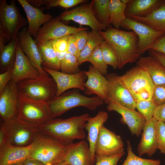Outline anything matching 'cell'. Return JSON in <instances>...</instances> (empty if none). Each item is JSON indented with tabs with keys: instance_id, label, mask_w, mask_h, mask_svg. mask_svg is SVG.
<instances>
[{
	"instance_id": "cell-1",
	"label": "cell",
	"mask_w": 165,
	"mask_h": 165,
	"mask_svg": "<svg viewBox=\"0 0 165 165\" xmlns=\"http://www.w3.org/2000/svg\"><path fill=\"white\" fill-rule=\"evenodd\" d=\"M88 113L66 119L53 118L38 127V131L69 145L76 139L84 140L86 135L85 126Z\"/></svg>"
},
{
	"instance_id": "cell-2",
	"label": "cell",
	"mask_w": 165,
	"mask_h": 165,
	"mask_svg": "<svg viewBox=\"0 0 165 165\" xmlns=\"http://www.w3.org/2000/svg\"><path fill=\"white\" fill-rule=\"evenodd\" d=\"M99 32L116 52L119 69L122 68L128 63L137 62L141 57L138 50V37L134 31L117 29L110 25Z\"/></svg>"
},
{
	"instance_id": "cell-3",
	"label": "cell",
	"mask_w": 165,
	"mask_h": 165,
	"mask_svg": "<svg viewBox=\"0 0 165 165\" xmlns=\"http://www.w3.org/2000/svg\"><path fill=\"white\" fill-rule=\"evenodd\" d=\"M29 158L45 165H55L64 161L69 145L38 131L31 144Z\"/></svg>"
},
{
	"instance_id": "cell-4",
	"label": "cell",
	"mask_w": 165,
	"mask_h": 165,
	"mask_svg": "<svg viewBox=\"0 0 165 165\" xmlns=\"http://www.w3.org/2000/svg\"><path fill=\"white\" fill-rule=\"evenodd\" d=\"M104 102L97 96L90 97L72 90L64 92L48 103L52 117L55 118L76 107H83L91 110H95Z\"/></svg>"
},
{
	"instance_id": "cell-5",
	"label": "cell",
	"mask_w": 165,
	"mask_h": 165,
	"mask_svg": "<svg viewBox=\"0 0 165 165\" xmlns=\"http://www.w3.org/2000/svg\"><path fill=\"white\" fill-rule=\"evenodd\" d=\"M17 83L19 95L38 101L49 102L56 98V83L52 77H38L21 80Z\"/></svg>"
},
{
	"instance_id": "cell-6",
	"label": "cell",
	"mask_w": 165,
	"mask_h": 165,
	"mask_svg": "<svg viewBox=\"0 0 165 165\" xmlns=\"http://www.w3.org/2000/svg\"><path fill=\"white\" fill-rule=\"evenodd\" d=\"M16 117L21 121L37 128L52 119L48 102L31 100L19 95Z\"/></svg>"
},
{
	"instance_id": "cell-7",
	"label": "cell",
	"mask_w": 165,
	"mask_h": 165,
	"mask_svg": "<svg viewBox=\"0 0 165 165\" xmlns=\"http://www.w3.org/2000/svg\"><path fill=\"white\" fill-rule=\"evenodd\" d=\"M119 77L136 102L152 99L155 85L142 68L137 66L133 67Z\"/></svg>"
},
{
	"instance_id": "cell-8",
	"label": "cell",
	"mask_w": 165,
	"mask_h": 165,
	"mask_svg": "<svg viewBox=\"0 0 165 165\" xmlns=\"http://www.w3.org/2000/svg\"><path fill=\"white\" fill-rule=\"evenodd\" d=\"M28 24L15 4V0L8 4L6 0H0V35L6 42L17 36L20 30Z\"/></svg>"
},
{
	"instance_id": "cell-9",
	"label": "cell",
	"mask_w": 165,
	"mask_h": 165,
	"mask_svg": "<svg viewBox=\"0 0 165 165\" xmlns=\"http://www.w3.org/2000/svg\"><path fill=\"white\" fill-rule=\"evenodd\" d=\"M1 124L5 131L6 142L16 146L31 145L39 131L38 128L21 121L16 116L6 122H2Z\"/></svg>"
},
{
	"instance_id": "cell-10",
	"label": "cell",
	"mask_w": 165,
	"mask_h": 165,
	"mask_svg": "<svg viewBox=\"0 0 165 165\" xmlns=\"http://www.w3.org/2000/svg\"><path fill=\"white\" fill-rule=\"evenodd\" d=\"M121 27L133 31L136 34L138 38V52L141 55L150 50L155 42L165 35L164 32L153 29L131 18H127Z\"/></svg>"
},
{
	"instance_id": "cell-11",
	"label": "cell",
	"mask_w": 165,
	"mask_h": 165,
	"mask_svg": "<svg viewBox=\"0 0 165 165\" xmlns=\"http://www.w3.org/2000/svg\"><path fill=\"white\" fill-rule=\"evenodd\" d=\"M61 21H73L80 25L89 26L92 30H105L107 27L101 23L96 17L92 2L89 4L65 10L58 16Z\"/></svg>"
},
{
	"instance_id": "cell-12",
	"label": "cell",
	"mask_w": 165,
	"mask_h": 165,
	"mask_svg": "<svg viewBox=\"0 0 165 165\" xmlns=\"http://www.w3.org/2000/svg\"><path fill=\"white\" fill-rule=\"evenodd\" d=\"M124 145L120 136L105 127H101L95 145L96 156H109L124 152Z\"/></svg>"
},
{
	"instance_id": "cell-13",
	"label": "cell",
	"mask_w": 165,
	"mask_h": 165,
	"mask_svg": "<svg viewBox=\"0 0 165 165\" xmlns=\"http://www.w3.org/2000/svg\"><path fill=\"white\" fill-rule=\"evenodd\" d=\"M105 77L108 83L107 97L105 102L108 104L111 101H115L127 108L135 110L136 102L119 75L111 73L107 74Z\"/></svg>"
},
{
	"instance_id": "cell-14",
	"label": "cell",
	"mask_w": 165,
	"mask_h": 165,
	"mask_svg": "<svg viewBox=\"0 0 165 165\" xmlns=\"http://www.w3.org/2000/svg\"><path fill=\"white\" fill-rule=\"evenodd\" d=\"M87 29L86 28H77L66 25L62 23L58 16L53 18L41 27L34 39L37 43L57 39Z\"/></svg>"
},
{
	"instance_id": "cell-15",
	"label": "cell",
	"mask_w": 165,
	"mask_h": 165,
	"mask_svg": "<svg viewBox=\"0 0 165 165\" xmlns=\"http://www.w3.org/2000/svg\"><path fill=\"white\" fill-rule=\"evenodd\" d=\"M108 105V111L116 112L121 116V123L127 125L132 135L137 137L140 135L146 121L139 112L127 108L115 101H111Z\"/></svg>"
},
{
	"instance_id": "cell-16",
	"label": "cell",
	"mask_w": 165,
	"mask_h": 165,
	"mask_svg": "<svg viewBox=\"0 0 165 165\" xmlns=\"http://www.w3.org/2000/svg\"><path fill=\"white\" fill-rule=\"evenodd\" d=\"M43 70L50 75L55 81L57 85L56 98L60 96L67 90L72 88L79 89L84 91V83L87 77L84 71L70 74L43 68Z\"/></svg>"
},
{
	"instance_id": "cell-17",
	"label": "cell",
	"mask_w": 165,
	"mask_h": 165,
	"mask_svg": "<svg viewBox=\"0 0 165 165\" xmlns=\"http://www.w3.org/2000/svg\"><path fill=\"white\" fill-rule=\"evenodd\" d=\"M19 96L17 83L10 80L0 94V115L3 122L16 116Z\"/></svg>"
},
{
	"instance_id": "cell-18",
	"label": "cell",
	"mask_w": 165,
	"mask_h": 165,
	"mask_svg": "<svg viewBox=\"0 0 165 165\" xmlns=\"http://www.w3.org/2000/svg\"><path fill=\"white\" fill-rule=\"evenodd\" d=\"M40 75L22 51L18 42L15 61L12 69V79L17 83L25 79L37 78Z\"/></svg>"
},
{
	"instance_id": "cell-19",
	"label": "cell",
	"mask_w": 165,
	"mask_h": 165,
	"mask_svg": "<svg viewBox=\"0 0 165 165\" xmlns=\"http://www.w3.org/2000/svg\"><path fill=\"white\" fill-rule=\"evenodd\" d=\"M21 49L32 64L39 71L40 75L49 76L43 69L42 61L37 43L29 34L28 28H22L17 35Z\"/></svg>"
},
{
	"instance_id": "cell-20",
	"label": "cell",
	"mask_w": 165,
	"mask_h": 165,
	"mask_svg": "<svg viewBox=\"0 0 165 165\" xmlns=\"http://www.w3.org/2000/svg\"><path fill=\"white\" fill-rule=\"evenodd\" d=\"M84 72L87 77L84 83L85 93L87 95L95 94L104 102L107 97L108 80L106 77L92 65Z\"/></svg>"
},
{
	"instance_id": "cell-21",
	"label": "cell",
	"mask_w": 165,
	"mask_h": 165,
	"mask_svg": "<svg viewBox=\"0 0 165 165\" xmlns=\"http://www.w3.org/2000/svg\"><path fill=\"white\" fill-rule=\"evenodd\" d=\"M26 15L28 27V30L31 36L35 37L40 26L50 21L53 15L45 13L38 8L31 5L26 0H18Z\"/></svg>"
},
{
	"instance_id": "cell-22",
	"label": "cell",
	"mask_w": 165,
	"mask_h": 165,
	"mask_svg": "<svg viewBox=\"0 0 165 165\" xmlns=\"http://www.w3.org/2000/svg\"><path fill=\"white\" fill-rule=\"evenodd\" d=\"M64 161L70 165H93L89 144L82 140L69 145Z\"/></svg>"
},
{
	"instance_id": "cell-23",
	"label": "cell",
	"mask_w": 165,
	"mask_h": 165,
	"mask_svg": "<svg viewBox=\"0 0 165 165\" xmlns=\"http://www.w3.org/2000/svg\"><path fill=\"white\" fill-rule=\"evenodd\" d=\"M157 120L153 117L146 122L143 129L142 133L137 150L141 156L146 154L151 157L158 149L156 132V127Z\"/></svg>"
},
{
	"instance_id": "cell-24",
	"label": "cell",
	"mask_w": 165,
	"mask_h": 165,
	"mask_svg": "<svg viewBox=\"0 0 165 165\" xmlns=\"http://www.w3.org/2000/svg\"><path fill=\"white\" fill-rule=\"evenodd\" d=\"M108 118L107 112L104 111H99L95 116H89L85 124V129L88 132L87 140L90 151L93 165H94L96 162L95 148L96 141L101 127Z\"/></svg>"
},
{
	"instance_id": "cell-25",
	"label": "cell",
	"mask_w": 165,
	"mask_h": 165,
	"mask_svg": "<svg viewBox=\"0 0 165 165\" xmlns=\"http://www.w3.org/2000/svg\"><path fill=\"white\" fill-rule=\"evenodd\" d=\"M32 149L31 144L22 147L6 143L0 147V165H10L23 162L30 156Z\"/></svg>"
},
{
	"instance_id": "cell-26",
	"label": "cell",
	"mask_w": 165,
	"mask_h": 165,
	"mask_svg": "<svg viewBox=\"0 0 165 165\" xmlns=\"http://www.w3.org/2000/svg\"><path fill=\"white\" fill-rule=\"evenodd\" d=\"M137 65L148 74L155 85L165 84V66L157 59L150 56L141 57Z\"/></svg>"
},
{
	"instance_id": "cell-27",
	"label": "cell",
	"mask_w": 165,
	"mask_h": 165,
	"mask_svg": "<svg viewBox=\"0 0 165 165\" xmlns=\"http://www.w3.org/2000/svg\"><path fill=\"white\" fill-rule=\"evenodd\" d=\"M165 3L162 0H130L125 11L127 18L138 16H144Z\"/></svg>"
},
{
	"instance_id": "cell-28",
	"label": "cell",
	"mask_w": 165,
	"mask_h": 165,
	"mask_svg": "<svg viewBox=\"0 0 165 165\" xmlns=\"http://www.w3.org/2000/svg\"><path fill=\"white\" fill-rule=\"evenodd\" d=\"M19 39L17 36L5 45L3 37L0 35V72L4 73L13 68L16 57V48Z\"/></svg>"
},
{
	"instance_id": "cell-29",
	"label": "cell",
	"mask_w": 165,
	"mask_h": 165,
	"mask_svg": "<svg viewBox=\"0 0 165 165\" xmlns=\"http://www.w3.org/2000/svg\"><path fill=\"white\" fill-rule=\"evenodd\" d=\"M42 61V68L59 71L61 62L58 59L51 40L37 43Z\"/></svg>"
},
{
	"instance_id": "cell-30",
	"label": "cell",
	"mask_w": 165,
	"mask_h": 165,
	"mask_svg": "<svg viewBox=\"0 0 165 165\" xmlns=\"http://www.w3.org/2000/svg\"><path fill=\"white\" fill-rule=\"evenodd\" d=\"M131 18L153 29L165 33V3L146 16H135Z\"/></svg>"
},
{
	"instance_id": "cell-31",
	"label": "cell",
	"mask_w": 165,
	"mask_h": 165,
	"mask_svg": "<svg viewBox=\"0 0 165 165\" xmlns=\"http://www.w3.org/2000/svg\"><path fill=\"white\" fill-rule=\"evenodd\" d=\"M127 6V5L121 0H109V8L111 24L114 28L119 29L127 19L125 14Z\"/></svg>"
},
{
	"instance_id": "cell-32",
	"label": "cell",
	"mask_w": 165,
	"mask_h": 165,
	"mask_svg": "<svg viewBox=\"0 0 165 165\" xmlns=\"http://www.w3.org/2000/svg\"><path fill=\"white\" fill-rule=\"evenodd\" d=\"M104 40L103 37L99 31L92 30L89 32L87 42L78 57L79 65L87 61L91 53Z\"/></svg>"
},
{
	"instance_id": "cell-33",
	"label": "cell",
	"mask_w": 165,
	"mask_h": 165,
	"mask_svg": "<svg viewBox=\"0 0 165 165\" xmlns=\"http://www.w3.org/2000/svg\"><path fill=\"white\" fill-rule=\"evenodd\" d=\"M95 14L98 20L107 28L111 25V21L109 8V0H93L91 1Z\"/></svg>"
},
{
	"instance_id": "cell-34",
	"label": "cell",
	"mask_w": 165,
	"mask_h": 165,
	"mask_svg": "<svg viewBox=\"0 0 165 165\" xmlns=\"http://www.w3.org/2000/svg\"><path fill=\"white\" fill-rule=\"evenodd\" d=\"M127 155L121 165H160L159 160L148 159L143 158L136 156L133 152L130 141H127Z\"/></svg>"
},
{
	"instance_id": "cell-35",
	"label": "cell",
	"mask_w": 165,
	"mask_h": 165,
	"mask_svg": "<svg viewBox=\"0 0 165 165\" xmlns=\"http://www.w3.org/2000/svg\"><path fill=\"white\" fill-rule=\"evenodd\" d=\"M87 61L90 62L92 66L103 75L107 74L108 66L104 61L100 45L91 53Z\"/></svg>"
},
{
	"instance_id": "cell-36",
	"label": "cell",
	"mask_w": 165,
	"mask_h": 165,
	"mask_svg": "<svg viewBox=\"0 0 165 165\" xmlns=\"http://www.w3.org/2000/svg\"><path fill=\"white\" fill-rule=\"evenodd\" d=\"M78 57L68 52L64 58L61 61V72L68 74H73L81 71Z\"/></svg>"
},
{
	"instance_id": "cell-37",
	"label": "cell",
	"mask_w": 165,
	"mask_h": 165,
	"mask_svg": "<svg viewBox=\"0 0 165 165\" xmlns=\"http://www.w3.org/2000/svg\"><path fill=\"white\" fill-rule=\"evenodd\" d=\"M100 46L103 58L106 64L111 66L114 69L118 68V57L112 47L105 40L102 42Z\"/></svg>"
},
{
	"instance_id": "cell-38",
	"label": "cell",
	"mask_w": 165,
	"mask_h": 165,
	"mask_svg": "<svg viewBox=\"0 0 165 165\" xmlns=\"http://www.w3.org/2000/svg\"><path fill=\"white\" fill-rule=\"evenodd\" d=\"M157 106L151 100H143L136 102V108L143 116L146 122L153 117Z\"/></svg>"
},
{
	"instance_id": "cell-39",
	"label": "cell",
	"mask_w": 165,
	"mask_h": 165,
	"mask_svg": "<svg viewBox=\"0 0 165 165\" xmlns=\"http://www.w3.org/2000/svg\"><path fill=\"white\" fill-rule=\"evenodd\" d=\"M85 0H44V5L47 9L53 7L60 6L69 8L84 2Z\"/></svg>"
},
{
	"instance_id": "cell-40",
	"label": "cell",
	"mask_w": 165,
	"mask_h": 165,
	"mask_svg": "<svg viewBox=\"0 0 165 165\" xmlns=\"http://www.w3.org/2000/svg\"><path fill=\"white\" fill-rule=\"evenodd\" d=\"M156 132L158 149L161 153L165 154V123L157 121Z\"/></svg>"
},
{
	"instance_id": "cell-41",
	"label": "cell",
	"mask_w": 165,
	"mask_h": 165,
	"mask_svg": "<svg viewBox=\"0 0 165 165\" xmlns=\"http://www.w3.org/2000/svg\"><path fill=\"white\" fill-rule=\"evenodd\" d=\"M151 100L157 106L165 103V84L155 85Z\"/></svg>"
},
{
	"instance_id": "cell-42",
	"label": "cell",
	"mask_w": 165,
	"mask_h": 165,
	"mask_svg": "<svg viewBox=\"0 0 165 165\" xmlns=\"http://www.w3.org/2000/svg\"><path fill=\"white\" fill-rule=\"evenodd\" d=\"M125 154L123 152L118 155L109 156H96L94 165H117V163Z\"/></svg>"
},
{
	"instance_id": "cell-43",
	"label": "cell",
	"mask_w": 165,
	"mask_h": 165,
	"mask_svg": "<svg viewBox=\"0 0 165 165\" xmlns=\"http://www.w3.org/2000/svg\"><path fill=\"white\" fill-rule=\"evenodd\" d=\"M68 36L51 40L56 53L68 52Z\"/></svg>"
},
{
	"instance_id": "cell-44",
	"label": "cell",
	"mask_w": 165,
	"mask_h": 165,
	"mask_svg": "<svg viewBox=\"0 0 165 165\" xmlns=\"http://www.w3.org/2000/svg\"><path fill=\"white\" fill-rule=\"evenodd\" d=\"M87 30H82L73 34L76 41L79 54L88 40L89 32Z\"/></svg>"
},
{
	"instance_id": "cell-45",
	"label": "cell",
	"mask_w": 165,
	"mask_h": 165,
	"mask_svg": "<svg viewBox=\"0 0 165 165\" xmlns=\"http://www.w3.org/2000/svg\"><path fill=\"white\" fill-rule=\"evenodd\" d=\"M13 68L0 74V94L2 92L7 83L12 79Z\"/></svg>"
},
{
	"instance_id": "cell-46",
	"label": "cell",
	"mask_w": 165,
	"mask_h": 165,
	"mask_svg": "<svg viewBox=\"0 0 165 165\" xmlns=\"http://www.w3.org/2000/svg\"><path fill=\"white\" fill-rule=\"evenodd\" d=\"M68 52L78 57L79 55L78 50L75 39L73 34L68 36Z\"/></svg>"
},
{
	"instance_id": "cell-47",
	"label": "cell",
	"mask_w": 165,
	"mask_h": 165,
	"mask_svg": "<svg viewBox=\"0 0 165 165\" xmlns=\"http://www.w3.org/2000/svg\"><path fill=\"white\" fill-rule=\"evenodd\" d=\"M150 50L165 54V35L158 39L152 46Z\"/></svg>"
},
{
	"instance_id": "cell-48",
	"label": "cell",
	"mask_w": 165,
	"mask_h": 165,
	"mask_svg": "<svg viewBox=\"0 0 165 165\" xmlns=\"http://www.w3.org/2000/svg\"><path fill=\"white\" fill-rule=\"evenodd\" d=\"M153 117L157 121L165 123V103L157 106Z\"/></svg>"
},
{
	"instance_id": "cell-49",
	"label": "cell",
	"mask_w": 165,
	"mask_h": 165,
	"mask_svg": "<svg viewBox=\"0 0 165 165\" xmlns=\"http://www.w3.org/2000/svg\"><path fill=\"white\" fill-rule=\"evenodd\" d=\"M149 56L155 58L165 66V54L151 50L148 51Z\"/></svg>"
},
{
	"instance_id": "cell-50",
	"label": "cell",
	"mask_w": 165,
	"mask_h": 165,
	"mask_svg": "<svg viewBox=\"0 0 165 165\" xmlns=\"http://www.w3.org/2000/svg\"><path fill=\"white\" fill-rule=\"evenodd\" d=\"M23 165H45L41 161L36 159L28 158L23 162Z\"/></svg>"
},
{
	"instance_id": "cell-51",
	"label": "cell",
	"mask_w": 165,
	"mask_h": 165,
	"mask_svg": "<svg viewBox=\"0 0 165 165\" xmlns=\"http://www.w3.org/2000/svg\"><path fill=\"white\" fill-rule=\"evenodd\" d=\"M6 143L5 131L3 126L1 124L0 129V147Z\"/></svg>"
},
{
	"instance_id": "cell-52",
	"label": "cell",
	"mask_w": 165,
	"mask_h": 165,
	"mask_svg": "<svg viewBox=\"0 0 165 165\" xmlns=\"http://www.w3.org/2000/svg\"><path fill=\"white\" fill-rule=\"evenodd\" d=\"M31 5L38 8L44 4V0H26Z\"/></svg>"
},
{
	"instance_id": "cell-53",
	"label": "cell",
	"mask_w": 165,
	"mask_h": 165,
	"mask_svg": "<svg viewBox=\"0 0 165 165\" xmlns=\"http://www.w3.org/2000/svg\"><path fill=\"white\" fill-rule=\"evenodd\" d=\"M67 53L68 52L61 53H56L57 57L61 62L64 58Z\"/></svg>"
},
{
	"instance_id": "cell-54",
	"label": "cell",
	"mask_w": 165,
	"mask_h": 165,
	"mask_svg": "<svg viewBox=\"0 0 165 165\" xmlns=\"http://www.w3.org/2000/svg\"><path fill=\"white\" fill-rule=\"evenodd\" d=\"M55 165H70L64 161Z\"/></svg>"
},
{
	"instance_id": "cell-55",
	"label": "cell",
	"mask_w": 165,
	"mask_h": 165,
	"mask_svg": "<svg viewBox=\"0 0 165 165\" xmlns=\"http://www.w3.org/2000/svg\"><path fill=\"white\" fill-rule=\"evenodd\" d=\"M130 0H121V1L123 3L127 5L130 2Z\"/></svg>"
},
{
	"instance_id": "cell-56",
	"label": "cell",
	"mask_w": 165,
	"mask_h": 165,
	"mask_svg": "<svg viewBox=\"0 0 165 165\" xmlns=\"http://www.w3.org/2000/svg\"><path fill=\"white\" fill-rule=\"evenodd\" d=\"M10 165H23V162H20V163L13 164H11Z\"/></svg>"
}]
</instances>
